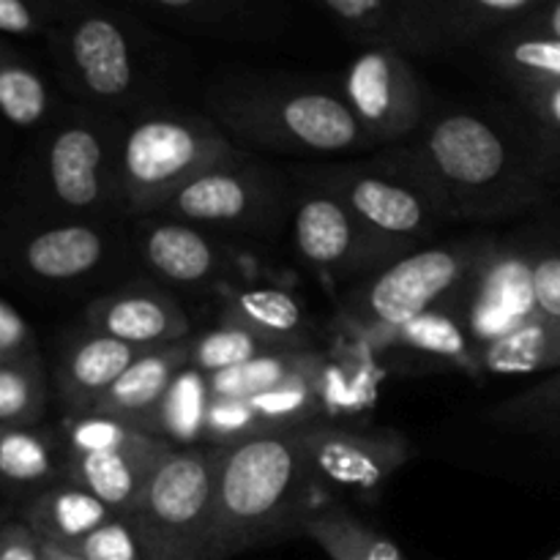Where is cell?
I'll use <instances>...</instances> for the list:
<instances>
[{
  "instance_id": "obj_1",
  "label": "cell",
  "mask_w": 560,
  "mask_h": 560,
  "mask_svg": "<svg viewBox=\"0 0 560 560\" xmlns=\"http://www.w3.org/2000/svg\"><path fill=\"white\" fill-rule=\"evenodd\" d=\"M402 151L448 222H490L525 211L545 200L558 167L534 135H520L503 120L470 109L427 118L416 145Z\"/></svg>"
},
{
  "instance_id": "obj_2",
  "label": "cell",
  "mask_w": 560,
  "mask_h": 560,
  "mask_svg": "<svg viewBox=\"0 0 560 560\" xmlns=\"http://www.w3.org/2000/svg\"><path fill=\"white\" fill-rule=\"evenodd\" d=\"M317 487L299 430L262 432L224 446L208 560H230L304 536L306 517L323 503Z\"/></svg>"
},
{
  "instance_id": "obj_3",
  "label": "cell",
  "mask_w": 560,
  "mask_h": 560,
  "mask_svg": "<svg viewBox=\"0 0 560 560\" xmlns=\"http://www.w3.org/2000/svg\"><path fill=\"white\" fill-rule=\"evenodd\" d=\"M235 156L233 142L206 115L184 109L137 115L120 140L126 217H156L191 180Z\"/></svg>"
},
{
  "instance_id": "obj_4",
  "label": "cell",
  "mask_w": 560,
  "mask_h": 560,
  "mask_svg": "<svg viewBox=\"0 0 560 560\" xmlns=\"http://www.w3.org/2000/svg\"><path fill=\"white\" fill-rule=\"evenodd\" d=\"M224 446L173 448L129 517L142 560H208Z\"/></svg>"
},
{
  "instance_id": "obj_5",
  "label": "cell",
  "mask_w": 560,
  "mask_h": 560,
  "mask_svg": "<svg viewBox=\"0 0 560 560\" xmlns=\"http://www.w3.org/2000/svg\"><path fill=\"white\" fill-rule=\"evenodd\" d=\"M492 235L421 246L361 279L339 304L345 328L377 342L405 323L435 310L479 262Z\"/></svg>"
},
{
  "instance_id": "obj_6",
  "label": "cell",
  "mask_w": 560,
  "mask_h": 560,
  "mask_svg": "<svg viewBox=\"0 0 560 560\" xmlns=\"http://www.w3.org/2000/svg\"><path fill=\"white\" fill-rule=\"evenodd\" d=\"M217 120L249 145L277 153L372 148L348 102L328 91H238L213 102Z\"/></svg>"
},
{
  "instance_id": "obj_7",
  "label": "cell",
  "mask_w": 560,
  "mask_h": 560,
  "mask_svg": "<svg viewBox=\"0 0 560 560\" xmlns=\"http://www.w3.org/2000/svg\"><path fill=\"white\" fill-rule=\"evenodd\" d=\"M310 180L337 191L361 228L394 257L427 246L443 222L446 211L430 186L410 167L405 151L381 156L359 167H331L310 175Z\"/></svg>"
},
{
  "instance_id": "obj_8",
  "label": "cell",
  "mask_w": 560,
  "mask_h": 560,
  "mask_svg": "<svg viewBox=\"0 0 560 560\" xmlns=\"http://www.w3.org/2000/svg\"><path fill=\"white\" fill-rule=\"evenodd\" d=\"M126 124L107 115H77L44 148V180L60 208L82 217H126L120 195V140Z\"/></svg>"
},
{
  "instance_id": "obj_9",
  "label": "cell",
  "mask_w": 560,
  "mask_h": 560,
  "mask_svg": "<svg viewBox=\"0 0 560 560\" xmlns=\"http://www.w3.org/2000/svg\"><path fill=\"white\" fill-rule=\"evenodd\" d=\"M290 211L293 195L284 180L273 170L235 156L191 180L156 217L180 219L217 235H273Z\"/></svg>"
},
{
  "instance_id": "obj_10",
  "label": "cell",
  "mask_w": 560,
  "mask_h": 560,
  "mask_svg": "<svg viewBox=\"0 0 560 560\" xmlns=\"http://www.w3.org/2000/svg\"><path fill=\"white\" fill-rule=\"evenodd\" d=\"M435 310L463 326L476 353L523 328L541 315L534 295V244L492 235L479 262Z\"/></svg>"
},
{
  "instance_id": "obj_11",
  "label": "cell",
  "mask_w": 560,
  "mask_h": 560,
  "mask_svg": "<svg viewBox=\"0 0 560 560\" xmlns=\"http://www.w3.org/2000/svg\"><path fill=\"white\" fill-rule=\"evenodd\" d=\"M293 244L301 260L310 262L320 277L364 279L394 257L361 228L355 213L337 191L312 180V189L293 195Z\"/></svg>"
},
{
  "instance_id": "obj_12",
  "label": "cell",
  "mask_w": 560,
  "mask_h": 560,
  "mask_svg": "<svg viewBox=\"0 0 560 560\" xmlns=\"http://www.w3.org/2000/svg\"><path fill=\"white\" fill-rule=\"evenodd\" d=\"M342 93L372 145L410 140L427 120L419 77L394 47H372L355 58Z\"/></svg>"
},
{
  "instance_id": "obj_13",
  "label": "cell",
  "mask_w": 560,
  "mask_h": 560,
  "mask_svg": "<svg viewBox=\"0 0 560 560\" xmlns=\"http://www.w3.org/2000/svg\"><path fill=\"white\" fill-rule=\"evenodd\" d=\"M317 485L375 492L410 459V443L392 430L312 424L295 427Z\"/></svg>"
},
{
  "instance_id": "obj_14",
  "label": "cell",
  "mask_w": 560,
  "mask_h": 560,
  "mask_svg": "<svg viewBox=\"0 0 560 560\" xmlns=\"http://www.w3.org/2000/svg\"><path fill=\"white\" fill-rule=\"evenodd\" d=\"M140 260L170 288L213 290L233 273V252L217 233L170 217H145L137 233Z\"/></svg>"
},
{
  "instance_id": "obj_15",
  "label": "cell",
  "mask_w": 560,
  "mask_h": 560,
  "mask_svg": "<svg viewBox=\"0 0 560 560\" xmlns=\"http://www.w3.org/2000/svg\"><path fill=\"white\" fill-rule=\"evenodd\" d=\"M173 448L178 446H173L167 438L131 430L113 446L69 452L66 479L96 495L109 512L129 514Z\"/></svg>"
},
{
  "instance_id": "obj_16",
  "label": "cell",
  "mask_w": 560,
  "mask_h": 560,
  "mask_svg": "<svg viewBox=\"0 0 560 560\" xmlns=\"http://www.w3.org/2000/svg\"><path fill=\"white\" fill-rule=\"evenodd\" d=\"M88 328L142 350L167 348L191 337V320L162 284L135 282L88 306Z\"/></svg>"
},
{
  "instance_id": "obj_17",
  "label": "cell",
  "mask_w": 560,
  "mask_h": 560,
  "mask_svg": "<svg viewBox=\"0 0 560 560\" xmlns=\"http://www.w3.org/2000/svg\"><path fill=\"white\" fill-rule=\"evenodd\" d=\"M66 58L77 88L93 102H124L137 88L129 38L107 16H85L77 22L66 36Z\"/></svg>"
},
{
  "instance_id": "obj_18",
  "label": "cell",
  "mask_w": 560,
  "mask_h": 560,
  "mask_svg": "<svg viewBox=\"0 0 560 560\" xmlns=\"http://www.w3.org/2000/svg\"><path fill=\"white\" fill-rule=\"evenodd\" d=\"M191 339V337H189ZM189 339L148 350L104 392L93 413L156 435V419L175 377L189 370Z\"/></svg>"
},
{
  "instance_id": "obj_19",
  "label": "cell",
  "mask_w": 560,
  "mask_h": 560,
  "mask_svg": "<svg viewBox=\"0 0 560 560\" xmlns=\"http://www.w3.org/2000/svg\"><path fill=\"white\" fill-rule=\"evenodd\" d=\"M115 235L98 222H63L33 233L22 266L44 282H80L109 266Z\"/></svg>"
},
{
  "instance_id": "obj_20",
  "label": "cell",
  "mask_w": 560,
  "mask_h": 560,
  "mask_svg": "<svg viewBox=\"0 0 560 560\" xmlns=\"http://www.w3.org/2000/svg\"><path fill=\"white\" fill-rule=\"evenodd\" d=\"M148 350L91 331L77 339L58 364V397L74 419L91 416L109 386Z\"/></svg>"
},
{
  "instance_id": "obj_21",
  "label": "cell",
  "mask_w": 560,
  "mask_h": 560,
  "mask_svg": "<svg viewBox=\"0 0 560 560\" xmlns=\"http://www.w3.org/2000/svg\"><path fill=\"white\" fill-rule=\"evenodd\" d=\"M222 323L241 326L282 350H312V326L295 295L279 288H244L228 295Z\"/></svg>"
},
{
  "instance_id": "obj_22",
  "label": "cell",
  "mask_w": 560,
  "mask_h": 560,
  "mask_svg": "<svg viewBox=\"0 0 560 560\" xmlns=\"http://www.w3.org/2000/svg\"><path fill=\"white\" fill-rule=\"evenodd\" d=\"M113 517L115 512H109L96 495L71 481L36 495L25 512V523L36 530L38 539L63 550L74 547Z\"/></svg>"
},
{
  "instance_id": "obj_23",
  "label": "cell",
  "mask_w": 560,
  "mask_h": 560,
  "mask_svg": "<svg viewBox=\"0 0 560 560\" xmlns=\"http://www.w3.org/2000/svg\"><path fill=\"white\" fill-rule=\"evenodd\" d=\"M304 536H310L331 560H405L388 536L339 503L323 501L306 517Z\"/></svg>"
},
{
  "instance_id": "obj_24",
  "label": "cell",
  "mask_w": 560,
  "mask_h": 560,
  "mask_svg": "<svg viewBox=\"0 0 560 560\" xmlns=\"http://www.w3.org/2000/svg\"><path fill=\"white\" fill-rule=\"evenodd\" d=\"M539 370H560V320L547 315L534 317L476 353V377L528 375Z\"/></svg>"
},
{
  "instance_id": "obj_25",
  "label": "cell",
  "mask_w": 560,
  "mask_h": 560,
  "mask_svg": "<svg viewBox=\"0 0 560 560\" xmlns=\"http://www.w3.org/2000/svg\"><path fill=\"white\" fill-rule=\"evenodd\" d=\"M323 361L315 350H293V353H268L255 361L217 372L208 377L211 399H255L260 394L273 392L293 377L306 375Z\"/></svg>"
},
{
  "instance_id": "obj_26",
  "label": "cell",
  "mask_w": 560,
  "mask_h": 560,
  "mask_svg": "<svg viewBox=\"0 0 560 560\" xmlns=\"http://www.w3.org/2000/svg\"><path fill=\"white\" fill-rule=\"evenodd\" d=\"M383 342L397 345V348L408 350V353L443 361V364L476 377L474 345H470L468 334L463 331V326H459V323L454 320L452 315H446L443 310L424 312V315H419L416 320L405 323V326H399L397 331L388 334Z\"/></svg>"
},
{
  "instance_id": "obj_27",
  "label": "cell",
  "mask_w": 560,
  "mask_h": 560,
  "mask_svg": "<svg viewBox=\"0 0 560 560\" xmlns=\"http://www.w3.org/2000/svg\"><path fill=\"white\" fill-rule=\"evenodd\" d=\"M47 372L42 359L0 361V430L36 427L47 410Z\"/></svg>"
},
{
  "instance_id": "obj_28",
  "label": "cell",
  "mask_w": 560,
  "mask_h": 560,
  "mask_svg": "<svg viewBox=\"0 0 560 560\" xmlns=\"http://www.w3.org/2000/svg\"><path fill=\"white\" fill-rule=\"evenodd\" d=\"M268 353H293V350L277 348L268 339L257 337V334L246 331L241 326H230V323H222V326L189 339V366L206 377L233 370V366H241Z\"/></svg>"
},
{
  "instance_id": "obj_29",
  "label": "cell",
  "mask_w": 560,
  "mask_h": 560,
  "mask_svg": "<svg viewBox=\"0 0 560 560\" xmlns=\"http://www.w3.org/2000/svg\"><path fill=\"white\" fill-rule=\"evenodd\" d=\"M208 405H211L208 377L189 366V370H184L175 377L173 388L164 397L156 419V435L167 438L173 446L175 443L202 441Z\"/></svg>"
},
{
  "instance_id": "obj_30",
  "label": "cell",
  "mask_w": 560,
  "mask_h": 560,
  "mask_svg": "<svg viewBox=\"0 0 560 560\" xmlns=\"http://www.w3.org/2000/svg\"><path fill=\"white\" fill-rule=\"evenodd\" d=\"M49 113V88L47 82L22 63L11 52L0 47V115L11 126L33 129L42 124Z\"/></svg>"
},
{
  "instance_id": "obj_31",
  "label": "cell",
  "mask_w": 560,
  "mask_h": 560,
  "mask_svg": "<svg viewBox=\"0 0 560 560\" xmlns=\"http://www.w3.org/2000/svg\"><path fill=\"white\" fill-rule=\"evenodd\" d=\"M55 476V446L36 427L0 430V481L3 485H42Z\"/></svg>"
},
{
  "instance_id": "obj_32",
  "label": "cell",
  "mask_w": 560,
  "mask_h": 560,
  "mask_svg": "<svg viewBox=\"0 0 560 560\" xmlns=\"http://www.w3.org/2000/svg\"><path fill=\"white\" fill-rule=\"evenodd\" d=\"M501 69L512 77L517 91L560 85V38L545 33L512 38L501 49Z\"/></svg>"
},
{
  "instance_id": "obj_33",
  "label": "cell",
  "mask_w": 560,
  "mask_h": 560,
  "mask_svg": "<svg viewBox=\"0 0 560 560\" xmlns=\"http://www.w3.org/2000/svg\"><path fill=\"white\" fill-rule=\"evenodd\" d=\"M492 424L514 427L530 432H556L560 435V372L547 377L539 386L514 394L506 402L495 405L485 416Z\"/></svg>"
},
{
  "instance_id": "obj_34",
  "label": "cell",
  "mask_w": 560,
  "mask_h": 560,
  "mask_svg": "<svg viewBox=\"0 0 560 560\" xmlns=\"http://www.w3.org/2000/svg\"><path fill=\"white\" fill-rule=\"evenodd\" d=\"M260 416L249 399H211L202 427V443L208 446H235L241 441L262 435Z\"/></svg>"
},
{
  "instance_id": "obj_35",
  "label": "cell",
  "mask_w": 560,
  "mask_h": 560,
  "mask_svg": "<svg viewBox=\"0 0 560 560\" xmlns=\"http://www.w3.org/2000/svg\"><path fill=\"white\" fill-rule=\"evenodd\" d=\"M69 550L85 560H142L135 530H131L126 514H115L109 523L88 534L85 539L77 541Z\"/></svg>"
},
{
  "instance_id": "obj_36",
  "label": "cell",
  "mask_w": 560,
  "mask_h": 560,
  "mask_svg": "<svg viewBox=\"0 0 560 560\" xmlns=\"http://www.w3.org/2000/svg\"><path fill=\"white\" fill-rule=\"evenodd\" d=\"M520 98L534 124V140L552 162L560 164V85L520 91Z\"/></svg>"
},
{
  "instance_id": "obj_37",
  "label": "cell",
  "mask_w": 560,
  "mask_h": 560,
  "mask_svg": "<svg viewBox=\"0 0 560 560\" xmlns=\"http://www.w3.org/2000/svg\"><path fill=\"white\" fill-rule=\"evenodd\" d=\"M534 295L541 315L560 320V244H534Z\"/></svg>"
},
{
  "instance_id": "obj_38",
  "label": "cell",
  "mask_w": 560,
  "mask_h": 560,
  "mask_svg": "<svg viewBox=\"0 0 560 560\" xmlns=\"http://www.w3.org/2000/svg\"><path fill=\"white\" fill-rule=\"evenodd\" d=\"M36 355L31 328L5 301H0V361Z\"/></svg>"
},
{
  "instance_id": "obj_39",
  "label": "cell",
  "mask_w": 560,
  "mask_h": 560,
  "mask_svg": "<svg viewBox=\"0 0 560 560\" xmlns=\"http://www.w3.org/2000/svg\"><path fill=\"white\" fill-rule=\"evenodd\" d=\"M44 541L27 523H5L0 528V560H44Z\"/></svg>"
},
{
  "instance_id": "obj_40",
  "label": "cell",
  "mask_w": 560,
  "mask_h": 560,
  "mask_svg": "<svg viewBox=\"0 0 560 560\" xmlns=\"http://www.w3.org/2000/svg\"><path fill=\"white\" fill-rule=\"evenodd\" d=\"M323 3L350 25L377 31L386 22V3L383 0H323Z\"/></svg>"
},
{
  "instance_id": "obj_41",
  "label": "cell",
  "mask_w": 560,
  "mask_h": 560,
  "mask_svg": "<svg viewBox=\"0 0 560 560\" xmlns=\"http://www.w3.org/2000/svg\"><path fill=\"white\" fill-rule=\"evenodd\" d=\"M42 27V16L27 0H0V33L27 36Z\"/></svg>"
},
{
  "instance_id": "obj_42",
  "label": "cell",
  "mask_w": 560,
  "mask_h": 560,
  "mask_svg": "<svg viewBox=\"0 0 560 560\" xmlns=\"http://www.w3.org/2000/svg\"><path fill=\"white\" fill-rule=\"evenodd\" d=\"M476 5H481L490 14H520V11L528 9L534 0H474Z\"/></svg>"
},
{
  "instance_id": "obj_43",
  "label": "cell",
  "mask_w": 560,
  "mask_h": 560,
  "mask_svg": "<svg viewBox=\"0 0 560 560\" xmlns=\"http://www.w3.org/2000/svg\"><path fill=\"white\" fill-rule=\"evenodd\" d=\"M539 33H545V36H552V38H560V0H556V3L550 5V11H547L545 20H541Z\"/></svg>"
},
{
  "instance_id": "obj_44",
  "label": "cell",
  "mask_w": 560,
  "mask_h": 560,
  "mask_svg": "<svg viewBox=\"0 0 560 560\" xmlns=\"http://www.w3.org/2000/svg\"><path fill=\"white\" fill-rule=\"evenodd\" d=\"M44 547H47V552H44V560H85V558L77 556V552L63 550V547L47 545V541H44Z\"/></svg>"
},
{
  "instance_id": "obj_45",
  "label": "cell",
  "mask_w": 560,
  "mask_h": 560,
  "mask_svg": "<svg viewBox=\"0 0 560 560\" xmlns=\"http://www.w3.org/2000/svg\"><path fill=\"white\" fill-rule=\"evenodd\" d=\"M159 5H167V9H186V5H191L195 0H156Z\"/></svg>"
},
{
  "instance_id": "obj_46",
  "label": "cell",
  "mask_w": 560,
  "mask_h": 560,
  "mask_svg": "<svg viewBox=\"0 0 560 560\" xmlns=\"http://www.w3.org/2000/svg\"><path fill=\"white\" fill-rule=\"evenodd\" d=\"M547 560H560V550L556 552V556H550V558H547Z\"/></svg>"
},
{
  "instance_id": "obj_47",
  "label": "cell",
  "mask_w": 560,
  "mask_h": 560,
  "mask_svg": "<svg viewBox=\"0 0 560 560\" xmlns=\"http://www.w3.org/2000/svg\"><path fill=\"white\" fill-rule=\"evenodd\" d=\"M3 525H5V523H3V520H0V528H3Z\"/></svg>"
}]
</instances>
